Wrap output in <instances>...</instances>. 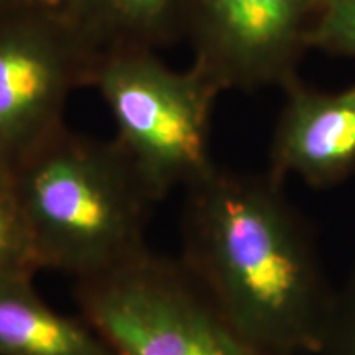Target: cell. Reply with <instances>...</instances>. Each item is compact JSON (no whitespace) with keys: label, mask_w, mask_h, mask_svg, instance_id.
Listing matches in <instances>:
<instances>
[{"label":"cell","mask_w":355,"mask_h":355,"mask_svg":"<svg viewBox=\"0 0 355 355\" xmlns=\"http://www.w3.org/2000/svg\"><path fill=\"white\" fill-rule=\"evenodd\" d=\"M285 183L216 166L186 188L181 265L222 316L277 355H319L337 290Z\"/></svg>","instance_id":"1"},{"label":"cell","mask_w":355,"mask_h":355,"mask_svg":"<svg viewBox=\"0 0 355 355\" xmlns=\"http://www.w3.org/2000/svg\"><path fill=\"white\" fill-rule=\"evenodd\" d=\"M10 168L40 270L79 282L148 252L145 230L155 201L115 140L64 125Z\"/></svg>","instance_id":"2"},{"label":"cell","mask_w":355,"mask_h":355,"mask_svg":"<svg viewBox=\"0 0 355 355\" xmlns=\"http://www.w3.org/2000/svg\"><path fill=\"white\" fill-rule=\"evenodd\" d=\"M91 87L112 114L115 141L155 202L217 166L209 139L222 89L196 64L175 71L153 50H107L97 60Z\"/></svg>","instance_id":"3"},{"label":"cell","mask_w":355,"mask_h":355,"mask_svg":"<svg viewBox=\"0 0 355 355\" xmlns=\"http://www.w3.org/2000/svg\"><path fill=\"white\" fill-rule=\"evenodd\" d=\"M76 300L115 355H277L235 329L181 261L150 250L79 279Z\"/></svg>","instance_id":"4"},{"label":"cell","mask_w":355,"mask_h":355,"mask_svg":"<svg viewBox=\"0 0 355 355\" xmlns=\"http://www.w3.org/2000/svg\"><path fill=\"white\" fill-rule=\"evenodd\" d=\"M101 53L63 8L0 15V162L12 166L64 127L68 97L91 86Z\"/></svg>","instance_id":"5"},{"label":"cell","mask_w":355,"mask_h":355,"mask_svg":"<svg viewBox=\"0 0 355 355\" xmlns=\"http://www.w3.org/2000/svg\"><path fill=\"white\" fill-rule=\"evenodd\" d=\"M322 0H186L183 38L225 91L283 89L311 50Z\"/></svg>","instance_id":"6"},{"label":"cell","mask_w":355,"mask_h":355,"mask_svg":"<svg viewBox=\"0 0 355 355\" xmlns=\"http://www.w3.org/2000/svg\"><path fill=\"white\" fill-rule=\"evenodd\" d=\"M282 91L266 173L279 183L298 178L313 189L349 180L355 173V84L326 91L298 76Z\"/></svg>","instance_id":"7"},{"label":"cell","mask_w":355,"mask_h":355,"mask_svg":"<svg viewBox=\"0 0 355 355\" xmlns=\"http://www.w3.org/2000/svg\"><path fill=\"white\" fill-rule=\"evenodd\" d=\"M33 275L0 277V355H115L86 319L40 298Z\"/></svg>","instance_id":"8"},{"label":"cell","mask_w":355,"mask_h":355,"mask_svg":"<svg viewBox=\"0 0 355 355\" xmlns=\"http://www.w3.org/2000/svg\"><path fill=\"white\" fill-rule=\"evenodd\" d=\"M186 0H64V10L101 51L157 50L183 38Z\"/></svg>","instance_id":"9"},{"label":"cell","mask_w":355,"mask_h":355,"mask_svg":"<svg viewBox=\"0 0 355 355\" xmlns=\"http://www.w3.org/2000/svg\"><path fill=\"white\" fill-rule=\"evenodd\" d=\"M12 168L0 162V277L38 272Z\"/></svg>","instance_id":"10"},{"label":"cell","mask_w":355,"mask_h":355,"mask_svg":"<svg viewBox=\"0 0 355 355\" xmlns=\"http://www.w3.org/2000/svg\"><path fill=\"white\" fill-rule=\"evenodd\" d=\"M311 50L355 60V0H322Z\"/></svg>","instance_id":"11"},{"label":"cell","mask_w":355,"mask_h":355,"mask_svg":"<svg viewBox=\"0 0 355 355\" xmlns=\"http://www.w3.org/2000/svg\"><path fill=\"white\" fill-rule=\"evenodd\" d=\"M319 355H355V266L337 290L331 327Z\"/></svg>","instance_id":"12"},{"label":"cell","mask_w":355,"mask_h":355,"mask_svg":"<svg viewBox=\"0 0 355 355\" xmlns=\"http://www.w3.org/2000/svg\"><path fill=\"white\" fill-rule=\"evenodd\" d=\"M32 8H63L64 0H0V15Z\"/></svg>","instance_id":"13"}]
</instances>
